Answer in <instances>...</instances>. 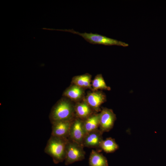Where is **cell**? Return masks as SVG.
Returning <instances> with one entry per match:
<instances>
[{
    "label": "cell",
    "instance_id": "6da1fadb",
    "mask_svg": "<svg viewBox=\"0 0 166 166\" xmlns=\"http://www.w3.org/2000/svg\"><path fill=\"white\" fill-rule=\"evenodd\" d=\"M75 104L69 99L64 97L53 106L49 115L52 124L61 121H71L76 117Z\"/></svg>",
    "mask_w": 166,
    "mask_h": 166
},
{
    "label": "cell",
    "instance_id": "7a4b0ae2",
    "mask_svg": "<svg viewBox=\"0 0 166 166\" xmlns=\"http://www.w3.org/2000/svg\"><path fill=\"white\" fill-rule=\"evenodd\" d=\"M68 140L67 138L52 135L48 140L44 152L52 158L55 164H57L65 160Z\"/></svg>",
    "mask_w": 166,
    "mask_h": 166
},
{
    "label": "cell",
    "instance_id": "3957f363",
    "mask_svg": "<svg viewBox=\"0 0 166 166\" xmlns=\"http://www.w3.org/2000/svg\"><path fill=\"white\" fill-rule=\"evenodd\" d=\"M60 30L79 35L88 42L93 44H100L109 46L116 45L123 47H126L128 45V44L124 42L97 34L86 32L81 33L75 31L73 29Z\"/></svg>",
    "mask_w": 166,
    "mask_h": 166
},
{
    "label": "cell",
    "instance_id": "277c9868",
    "mask_svg": "<svg viewBox=\"0 0 166 166\" xmlns=\"http://www.w3.org/2000/svg\"><path fill=\"white\" fill-rule=\"evenodd\" d=\"M84 148L82 145L68 139L66 148L65 164L68 165L84 160L85 152Z\"/></svg>",
    "mask_w": 166,
    "mask_h": 166
},
{
    "label": "cell",
    "instance_id": "5b68a950",
    "mask_svg": "<svg viewBox=\"0 0 166 166\" xmlns=\"http://www.w3.org/2000/svg\"><path fill=\"white\" fill-rule=\"evenodd\" d=\"M85 135L83 121L75 117L72 121L68 139L82 145Z\"/></svg>",
    "mask_w": 166,
    "mask_h": 166
},
{
    "label": "cell",
    "instance_id": "8992f818",
    "mask_svg": "<svg viewBox=\"0 0 166 166\" xmlns=\"http://www.w3.org/2000/svg\"><path fill=\"white\" fill-rule=\"evenodd\" d=\"M100 113L99 129L103 133L108 132L113 128L116 119L115 114L111 109L101 108Z\"/></svg>",
    "mask_w": 166,
    "mask_h": 166
},
{
    "label": "cell",
    "instance_id": "52a82bcc",
    "mask_svg": "<svg viewBox=\"0 0 166 166\" xmlns=\"http://www.w3.org/2000/svg\"><path fill=\"white\" fill-rule=\"evenodd\" d=\"M85 99L91 108L97 113L101 112V106L106 100L105 94L100 90L88 92Z\"/></svg>",
    "mask_w": 166,
    "mask_h": 166
},
{
    "label": "cell",
    "instance_id": "ba28073f",
    "mask_svg": "<svg viewBox=\"0 0 166 166\" xmlns=\"http://www.w3.org/2000/svg\"><path fill=\"white\" fill-rule=\"evenodd\" d=\"M103 133L99 129L86 133L83 141V146L84 147L100 148L101 144L103 140Z\"/></svg>",
    "mask_w": 166,
    "mask_h": 166
},
{
    "label": "cell",
    "instance_id": "9c48e42d",
    "mask_svg": "<svg viewBox=\"0 0 166 166\" xmlns=\"http://www.w3.org/2000/svg\"><path fill=\"white\" fill-rule=\"evenodd\" d=\"M72 121H61L52 124L51 135L68 139Z\"/></svg>",
    "mask_w": 166,
    "mask_h": 166
},
{
    "label": "cell",
    "instance_id": "30bf717a",
    "mask_svg": "<svg viewBox=\"0 0 166 166\" xmlns=\"http://www.w3.org/2000/svg\"><path fill=\"white\" fill-rule=\"evenodd\" d=\"M85 90L76 85L71 84L64 92L63 96L76 103L81 101L85 97Z\"/></svg>",
    "mask_w": 166,
    "mask_h": 166
},
{
    "label": "cell",
    "instance_id": "8fae6325",
    "mask_svg": "<svg viewBox=\"0 0 166 166\" xmlns=\"http://www.w3.org/2000/svg\"><path fill=\"white\" fill-rule=\"evenodd\" d=\"M76 117L84 120L94 113L95 112L85 100L76 103L74 106Z\"/></svg>",
    "mask_w": 166,
    "mask_h": 166
},
{
    "label": "cell",
    "instance_id": "7c38bea8",
    "mask_svg": "<svg viewBox=\"0 0 166 166\" xmlns=\"http://www.w3.org/2000/svg\"><path fill=\"white\" fill-rule=\"evenodd\" d=\"M83 121L86 134L98 129L100 125V113H94Z\"/></svg>",
    "mask_w": 166,
    "mask_h": 166
},
{
    "label": "cell",
    "instance_id": "4fadbf2b",
    "mask_svg": "<svg viewBox=\"0 0 166 166\" xmlns=\"http://www.w3.org/2000/svg\"><path fill=\"white\" fill-rule=\"evenodd\" d=\"M91 75L89 73L77 75L73 77L71 84H74L85 89H89L92 91Z\"/></svg>",
    "mask_w": 166,
    "mask_h": 166
},
{
    "label": "cell",
    "instance_id": "5bb4252c",
    "mask_svg": "<svg viewBox=\"0 0 166 166\" xmlns=\"http://www.w3.org/2000/svg\"><path fill=\"white\" fill-rule=\"evenodd\" d=\"M89 163L90 166H108L106 158L102 154L94 150L90 152Z\"/></svg>",
    "mask_w": 166,
    "mask_h": 166
},
{
    "label": "cell",
    "instance_id": "9a60e30c",
    "mask_svg": "<svg viewBox=\"0 0 166 166\" xmlns=\"http://www.w3.org/2000/svg\"><path fill=\"white\" fill-rule=\"evenodd\" d=\"M100 148L106 153H111L118 149L119 146L115 140L110 137L102 141L100 145Z\"/></svg>",
    "mask_w": 166,
    "mask_h": 166
},
{
    "label": "cell",
    "instance_id": "2e32d148",
    "mask_svg": "<svg viewBox=\"0 0 166 166\" xmlns=\"http://www.w3.org/2000/svg\"><path fill=\"white\" fill-rule=\"evenodd\" d=\"M92 91L99 90H105L109 91L111 90L110 87L107 86L101 74H98L95 77L92 81Z\"/></svg>",
    "mask_w": 166,
    "mask_h": 166
}]
</instances>
